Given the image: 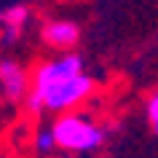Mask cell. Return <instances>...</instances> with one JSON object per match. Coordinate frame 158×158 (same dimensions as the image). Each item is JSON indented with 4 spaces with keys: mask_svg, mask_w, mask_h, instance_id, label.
<instances>
[{
    "mask_svg": "<svg viewBox=\"0 0 158 158\" xmlns=\"http://www.w3.org/2000/svg\"><path fill=\"white\" fill-rule=\"evenodd\" d=\"M32 89V81H27L24 67L16 59H0V94L8 102H24Z\"/></svg>",
    "mask_w": 158,
    "mask_h": 158,
    "instance_id": "3957f363",
    "label": "cell"
},
{
    "mask_svg": "<svg viewBox=\"0 0 158 158\" xmlns=\"http://www.w3.org/2000/svg\"><path fill=\"white\" fill-rule=\"evenodd\" d=\"M43 40L56 51H70L81 40V27L70 19H54L43 24Z\"/></svg>",
    "mask_w": 158,
    "mask_h": 158,
    "instance_id": "277c9868",
    "label": "cell"
},
{
    "mask_svg": "<svg viewBox=\"0 0 158 158\" xmlns=\"http://www.w3.org/2000/svg\"><path fill=\"white\" fill-rule=\"evenodd\" d=\"M145 115H148V123H150V131L158 137V91L150 94L148 105H145Z\"/></svg>",
    "mask_w": 158,
    "mask_h": 158,
    "instance_id": "52a82bcc",
    "label": "cell"
},
{
    "mask_svg": "<svg viewBox=\"0 0 158 158\" xmlns=\"http://www.w3.org/2000/svg\"><path fill=\"white\" fill-rule=\"evenodd\" d=\"M30 91L40 97L48 113H70L94 91V78L86 75L81 54H62L35 67Z\"/></svg>",
    "mask_w": 158,
    "mask_h": 158,
    "instance_id": "6da1fadb",
    "label": "cell"
},
{
    "mask_svg": "<svg viewBox=\"0 0 158 158\" xmlns=\"http://www.w3.org/2000/svg\"><path fill=\"white\" fill-rule=\"evenodd\" d=\"M35 150L40 153V156H51L54 150H59L56 148V137H54V129H40V131L35 134Z\"/></svg>",
    "mask_w": 158,
    "mask_h": 158,
    "instance_id": "8992f818",
    "label": "cell"
},
{
    "mask_svg": "<svg viewBox=\"0 0 158 158\" xmlns=\"http://www.w3.org/2000/svg\"><path fill=\"white\" fill-rule=\"evenodd\" d=\"M51 129L56 137V148L64 153H94L105 142L102 126H97L83 113H64L54 121Z\"/></svg>",
    "mask_w": 158,
    "mask_h": 158,
    "instance_id": "7a4b0ae2",
    "label": "cell"
},
{
    "mask_svg": "<svg viewBox=\"0 0 158 158\" xmlns=\"http://www.w3.org/2000/svg\"><path fill=\"white\" fill-rule=\"evenodd\" d=\"M0 19H3V27H19V30H24V24L30 22V8H27L24 3L8 6L0 14Z\"/></svg>",
    "mask_w": 158,
    "mask_h": 158,
    "instance_id": "5b68a950",
    "label": "cell"
},
{
    "mask_svg": "<svg viewBox=\"0 0 158 158\" xmlns=\"http://www.w3.org/2000/svg\"><path fill=\"white\" fill-rule=\"evenodd\" d=\"M22 38V30L19 27H3V32H0V46H14V43Z\"/></svg>",
    "mask_w": 158,
    "mask_h": 158,
    "instance_id": "ba28073f",
    "label": "cell"
},
{
    "mask_svg": "<svg viewBox=\"0 0 158 158\" xmlns=\"http://www.w3.org/2000/svg\"><path fill=\"white\" fill-rule=\"evenodd\" d=\"M0 27H3V19H0Z\"/></svg>",
    "mask_w": 158,
    "mask_h": 158,
    "instance_id": "9c48e42d",
    "label": "cell"
}]
</instances>
